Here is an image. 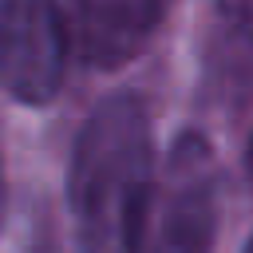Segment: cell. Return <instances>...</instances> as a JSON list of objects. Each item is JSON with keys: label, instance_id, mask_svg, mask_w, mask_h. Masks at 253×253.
I'll use <instances>...</instances> for the list:
<instances>
[{"label": "cell", "instance_id": "obj_4", "mask_svg": "<svg viewBox=\"0 0 253 253\" xmlns=\"http://www.w3.org/2000/svg\"><path fill=\"white\" fill-rule=\"evenodd\" d=\"M170 4L174 0H71L79 55L103 71L130 63L150 43Z\"/></svg>", "mask_w": 253, "mask_h": 253}, {"label": "cell", "instance_id": "obj_8", "mask_svg": "<svg viewBox=\"0 0 253 253\" xmlns=\"http://www.w3.org/2000/svg\"><path fill=\"white\" fill-rule=\"evenodd\" d=\"M245 253H253V237H249V241H245Z\"/></svg>", "mask_w": 253, "mask_h": 253}, {"label": "cell", "instance_id": "obj_5", "mask_svg": "<svg viewBox=\"0 0 253 253\" xmlns=\"http://www.w3.org/2000/svg\"><path fill=\"white\" fill-rule=\"evenodd\" d=\"M202 83L217 103H237L253 87V0H210Z\"/></svg>", "mask_w": 253, "mask_h": 253}, {"label": "cell", "instance_id": "obj_6", "mask_svg": "<svg viewBox=\"0 0 253 253\" xmlns=\"http://www.w3.org/2000/svg\"><path fill=\"white\" fill-rule=\"evenodd\" d=\"M0 225H4V166H0Z\"/></svg>", "mask_w": 253, "mask_h": 253}, {"label": "cell", "instance_id": "obj_1", "mask_svg": "<svg viewBox=\"0 0 253 253\" xmlns=\"http://www.w3.org/2000/svg\"><path fill=\"white\" fill-rule=\"evenodd\" d=\"M79 253H142L154 213V126L134 91L107 95L79 126L67 162Z\"/></svg>", "mask_w": 253, "mask_h": 253}, {"label": "cell", "instance_id": "obj_3", "mask_svg": "<svg viewBox=\"0 0 253 253\" xmlns=\"http://www.w3.org/2000/svg\"><path fill=\"white\" fill-rule=\"evenodd\" d=\"M217 241V162L202 134L182 130L170 146L154 237L142 253H213Z\"/></svg>", "mask_w": 253, "mask_h": 253}, {"label": "cell", "instance_id": "obj_7", "mask_svg": "<svg viewBox=\"0 0 253 253\" xmlns=\"http://www.w3.org/2000/svg\"><path fill=\"white\" fill-rule=\"evenodd\" d=\"M249 166H253V138H249Z\"/></svg>", "mask_w": 253, "mask_h": 253}, {"label": "cell", "instance_id": "obj_2", "mask_svg": "<svg viewBox=\"0 0 253 253\" xmlns=\"http://www.w3.org/2000/svg\"><path fill=\"white\" fill-rule=\"evenodd\" d=\"M67 47L71 32L59 0H0V87L16 103L43 107L59 95Z\"/></svg>", "mask_w": 253, "mask_h": 253}]
</instances>
